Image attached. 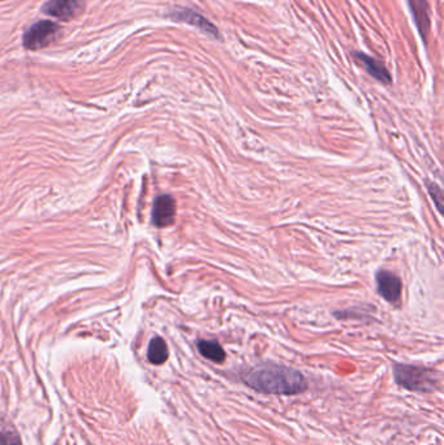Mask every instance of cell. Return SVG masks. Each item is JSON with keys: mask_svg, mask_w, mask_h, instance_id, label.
<instances>
[{"mask_svg": "<svg viewBox=\"0 0 444 445\" xmlns=\"http://www.w3.org/2000/svg\"><path fill=\"white\" fill-rule=\"evenodd\" d=\"M176 218V202L169 196L163 194L156 197L153 205L151 220L158 228L172 225Z\"/></svg>", "mask_w": 444, "mask_h": 445, "instance_id": "cell-6", "label": "cell"}, {"mask_svg": "<svg viewBox=\"0 0 444 445\" xmlns=\"http://www.w3.org/2000/svg\"><path fill=\"white\" fill-rule=\"evenodd\" d=\"M355 57L365 67L367 73L371 77L376 78L377 81L382 82V84H386V85H389L392 82V77L389 75V69L385 67V64L380 60H378L373 56L367 55V54H364L361 51L355 53Z\"/></svg>", "mask_w": 444, "mask_h": 445, "instance_id": "cell-9", "label": "cell"}, {"mask_svg": "<svg viewBox=\"0 0 444 445\" xmlns=\"http://www.w3.org/2000/svg\"><path fill=\"white\" fill-rule=\"evenodd\" d=\"M0 445H21L17 435L12 433H0Z\"/></svg>", "mask_w": 444, "mask_h": 445, "instance_id": "cell-13", "label": "cell"}, {"mask_svg": "<svg viewBox=\"0 0 444 445\" xmlns=\"http://www.w3.org/2000/svg\"><path fill=\"white\" fill-rule=\"evenodd\" d=\"M86 6V0H48L42 7V12L59 20L71 21L78 17Z\"/></svg>", "mask_w": 444, "mask_h": 445, "instance_id": "cell-5", "label": "cell"}, {"mask_svg": "<svg viewBox=\"0 0 444 445\" xmlns=\"http://www.w3.org/2000/svg\"><path fill=\"white\" fill-rule=\"evenodd\" d=\"M411 16L416 23V28L421 35L422 41L426 44L427 35L430 33L432 21H430V8L427 0H408Z\"/></svg>", "mask_w": 444, "mask_h": 445, "instance_id": "cell-8", "label": "cell"}, {"mask_svg": "<svg viewBox=\"0 0 444 445\" xmlns=\"http://www.w3.org/2000/svg\"><path fill=\"white\" fill-rule=\"evenodd\" d=\"M201 356L205 357L211 362L223 363L225 359V352L221 344L215 340H201L197 344Z\"/></svg>", "mask_w": 444, "mask_h": 445, "instance_id": "cell-10", "label": "cell"}, {"mask_svg": "<svg viewBox=\"0 0 444 445\" xmlns=\"http://www.w3.org/2000/svg\"><path fill=\"white\" fill-rule=\"evenodd\" d=\"M427 190H429L430 197L433 198L434 203H435V206H436L438 211L441 212V214H443V190L441 189L436 184H433V182L427 185Z\"/></svg>", "mask_w": 444, "mask_h": 445, "instance_id": "cell-12", "label": "cell"}, {"mask_svg": "<svg viewBox=\"0 0 444 445\" xmlns=\"http://www.w3.org/2000/svg\"><path fill=\"white\" fill-rule=\"evenodd\" d=\"M60 33V26L54 21L42 20L32 25L24 34V47L30 51H38L55 42Z\"/></svg>", "mask_w": 444, "mask_h": 445, "instance_id": "cell-3", "label": "cell"}, {"mask_svg": "<svg viewBox=\"0 0 444 445\" xmlns=\"http://www.w3.org/2000/svg\"><path fill=\"white\" fill-rule=\"evenodd\" d=\"M376 280H377L378 293L383 300L387 301L389 303L399 302L403 284L396 275H394L389 271L382 269V271H378Z\"/></svg>", "mask_w": 444, "mask_h": 445, "instance_id": "cell-7", "label": "cell"}, {"mask_svg": "<svg viewBox=\"0 0 444 445\" xmlns=\"http://www.w3.org/2000/svg\"><path fill=\"white\" fill-rule=\"evenodd\" d=\"M394 377L400 387L405 390L420 392V393H430L438 390L439 379L436 372L430 368L405 365V363H395Z\"/></svg>", "mask_w": 444, "mask_h": 445, "instance_id": "cell-2", "label": "cell"}, {"mask_svg": "<svg viewBox=\"0 0 444 445\" xmlns=\"http://www.w3.org/2000/svg\"><path fill=\"white\" fill-rule=\"evenodd\" d=\"M240 378L249 388L267 395L295 396L308 390V381L300 371L272 362L245 368Z\"/></svg>", "mask_w": 444, "mask_h": 445, "instance_id": "cell-1", "label": "cell"}, {"mask_svg": "<svg viewBox=\"0 0 444 445\" xmlns=\"http://www.w3.org/2000/svg\"><path fill=\"white\" fill-rule=\"evenodd\" d=\"M147 358L153 365H162L168 358V348L162 337H154L147 349Z\"/></svg>", "mask_w": 444, "mask_h": 445, "instance_id": "cell-11", "label": "cell"}, {"mask_svg": "<svg viewBox=\"0 0 444 445\" xmlns=\"http://www.w3.org/2000/svg\"><path fill=\"white\" fill-rule=\"evenodd\" d=\"M168 17L172 19L174 21H178V23H188L190 26H194L197 29H200L202 33L210 35L211 38L215 39H221L222 35L219 33L218 28L211 23L209 19H206L205 16H202L194 10L190 8H183L178 7L168 13Z\"/></svg>", "mask_w": 444, "mask_h": 445, "instance_id": "cell-4", "label": "cell"}]
</instances>
